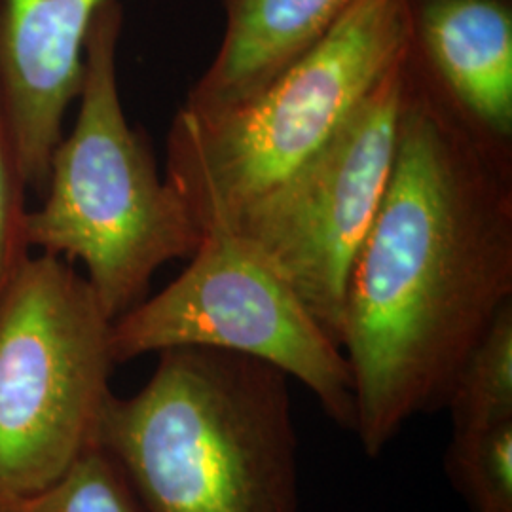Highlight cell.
<instances>
[{
  "instance_id": "2",
  "label": "cell",
  "mask_w": 512,
  "mask_h": 512,
  "mask_svg": "<svg viewBox=\"0 0 512 512\" xmlns=\"http://www.w3.org/2000/svg\"><path fill=\"white\" fill-rule=\"evenodd\" d=\"M289 380L238 353L165 349L137 393L110 397L97 442L145 512H298Z\"/></svg>"
},
{
  "instance_id": "5",
  "label": "cell",
  "mask_w": 512,
  "mask_h": 512,
  "mask_svg": "<svg viewBox=\"0 0 512 512\" xmlns=\"http://www.w3.org/2000/svg\"><path fill=\"white\" fill-rule=\"evenodd\" d=\"M112 319L88 279L33 253L0 298V501L35 494L97 444Z\"/></svg>"
},
{
  "instance_id": "12",
  "label": "cell",
  "mask_w": 512,
  "mask_h": 512,
  "mask_svg": "<svg viewBox=\"0 0 512 512\" xmlns=\"http://www.w3.org/2000/svg\"><path fill=\"white\" fill-rule=\"evenodd\" d=\"M446 471L473 512H512V418L454 431Z\"/></svg>"
},
{
  "instance_id": "6",
  "label": "cell",
  "mask_w": 512,
  "mask_h": 512,
  "mask_svg": "<svg viewBox=\"0 0 512 512\" xmlns=\"http://www.w3.org/2000/svg\"><path fill=\"white\" fill-rule=\"evenodd\" d=\"M188 266L167 287L112 321L116 365L173 348L238 353L279 368L353 431L355 404L342 348L251 241L203 232Z\"/></svg>"
},
{
  "instance_id": "13",
  "label": "cell",
  "mask_w": 512,
  "mask_h": 512,
  "mask_svg": "<svg viewBox=\"0 0 512 512\" xmlns=\"http://www.w3.org/2000/svg\"><path fill=\"white\" fill-rule=\"evenodd\" d=\"M0 512H145L128 478L99 446L35 494L0 501Z\"/></svg>"
},
{
  "instance_id": "1",
  "label": "cell",
  "mask_w": 512,
  "mask_h": 512,
  "mask_svg": "<svg viewBox=\"0 0 512 512\" xmlns=\"http://www.w3.org/2000/svg\"><path fill=\"white\" fill-rule=\"evenodd\" d=\"M511 302L512 145L473 126L410 44L395 162L344 308L353 431L368 456L446 404Z\"/></svg>"
},
{
  "instance_id": "11",
  "label": "cell",
  "mask_w": 512,
  "mask_h": 512,
  "mask_svg": "<svg viewBox=\"0 0 512 512\" xmlns=\"http://www.w3.org/2000/svg\"><path fill=\"white\" fill-rule=\"evenodd\" d=\"M444 408L454 431L512 418V302L463 361Z\"/></svg>"
},
{
  "instance_id": "9",
  "label": "cell",
  "mask_w": 512,
  "mask_h": 512,
  "mask_svg": "<svg viewBox=\"0 0 512 512\" xmlns=\"http://www.w3.org/2000/svg\"><path fill=\"white\" fill-rule=\"evenodd\" d=\"M412 48L459 112L512 139L511 0H410Z\"/></svg>"
},
{
  "instance_id": "3",
  "label": "cell",
  "mask_w": 512,
  "mask_h": 512,
  "mask_svg": "<svg viewBox=\"0 0 512 512\" xmlns=\"http://www.w3.org/2000/svg\"><path fill=\"white\" fill-rule=\"evenodd\" d=\"M122 27V2L105 0L88 35L76 120L52 152L44 200L27 215L31 251L80 262L112 321L203 238L143 133L129 126L118 88Z\"/></svg>"
},
{
  "instance_id": "14",
  "label": "cell",
  "mask_w": 512,
  "mask_h": 512,
  "mask_svg": "<svg viewBox=\"0 0 512 512\" xmlns=\"http://www.w3.org/2000/svg\"><path fill=\"white\" fill-rule=\"evenodd\" d=\"M29 192L0 95V298L23 262L33 255L27 241Z\"/></svg>"
},
{
  "instance_id": "8",
  "label": "cell",
  "mask_w": 512,
  "mask_h": 512,
  "mask_svg": "<svg viewBox=\"0 0 512 512\" xmlns=\"http://www.w3.org/2000/svg\"><path fill=\"white\" fill-rule=\"evenodd\" d=\"M105 0H0V95L29 190H42Z\"/></svg>"
},
{
  "instance_id": "7",
  "label": "cell",
  "mask_w": 512,
  "mask_h": 512,
  "mask_svg": "<svg viewBox=\"0 0 512 512\" xmlns=\"http://www.w3.org/2000/svg\"><path fill=\"white\" fill-rule=\"evenodd\" d=\"M406 57L325 147L226 226L274 264L340 348L349 274L395 162Z\"/></svg>"
},
{
  "instance_id": "4",
  "label": "cell",
  "mask_w": 512,
  "mask_h": 512,
  "mask_svg": "<svg viewBox=\"0 0 512 512\" xmlns=\"http://www.w3.org/2000/svg\"><path fill=\"white\" fill-rule=\"evenodd\" d=\"M412 44L410 0H357L311 50L226 109L181 107L165 179L200 230L230 226L329 143Z\"/></svg>"
},
{
  "instance_id": "10",
  "label": "cell",
  "mask_w": 512,
  "mask_h": 512,
  "mask_svg": "<svg viewBox=\"0 0 512 512\" xmlns=\"http://www.w3.org/2000/svg\"><path fill=\"white\" fill-rule=\"evenodd\" d=\"M224 33L184 109L209 112L253 97L311 50L357 0H219Z\"/></svg>"
}]
</instances>
